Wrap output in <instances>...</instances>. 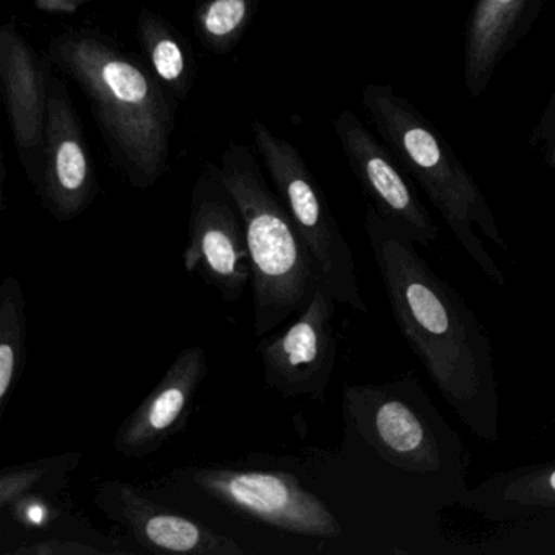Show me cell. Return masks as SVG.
Masks as SVG:
<instances>
[{
	"label": "cell",
	"instance_id": "ba28073f",
	"mask_svg": "<svg viewBox=\"0 0 555 555\" xmlns=\"http://www.w3.org/2000/svg\"><path fill=\"white\" fill-rule=\"evenodd\" d=\"M188 230L184 269L223 300L238 301L251 284V262L242 214L217 165L207 164L194 181Z\"/></svg>",
	"mask_w": 555,
	"mask_h": 555
},
{
	"label": "cell",
	"instance_id": "d4e9b609",
	"mask_svg": "<svg viewBox=\"0 0 555 555\" xmlns=\"http://www.w3.org/2000/svg\"><path fill=\"white\" fill-rule=\"evenodd\" d=\"M22 515L25 516V525H41L44 518H48V509L43 503H35V505H25Z\"/></svg>",
	"mask_w": 555,
	"mask_h": 555
},
{
	"label": "cell",
	"instance_id": "6da1fadb",
	"mask_svg": "<svg viewBox=\"0 0 555 555\" xmlns=\"http://www.w3.org/2000/svg\"><path fill=\"white\" fill-rule=\"evenodd\" d=\"M343 414L369 489L379 551L477 554V547L448 535L443 521L469 492V453L421 382L408 373L391 382L346 385Z\"/></svg>",
	"mask_w": 555,
	"mask_h": 555
},
{
	"label": "cell",
	"instance_id": "ac0fdd59",
	"mask_svg": "<svg viewBox=\"0 0 555 555\" xmlns=\"http://www.w3.org/2000/svg\"><path fill=\"white\" fill-rule=\"evenodd\" d=\"M27 347L25 295L15 275L0 285V415L24 373Z\"/></svg>",
	"mask_w": 555,
	"mask_h": 555
},
{
	"label": "cell",
	"instance_id": "5b68a950",
	"mask_svg": "<svg viewBox=\"0 0 555 555\" xmlns=\"http://www.w3.org/2000/svg\"><path fill=\"white\" fill-rule=\"evenodd\" d=\"M219 170L242 214L251 262L255 334L264 337L300 313L323 281L294 220L266 183L251 149L232 142Z\"/></svg>",
	"mask_w": 555,
	"mask_h": 555
},
{
	"label": "cell",
	"instance_id": "9c48e42d",
	"mask_svg": "<svg viewBox=\"0 0 555 555\" xmlns=\"http://www.w3.org/2000/svg\"><path fill=\"white\" fill-rule=\"evenodd\" d=\"M337 301L323 282L298 313L297 320L279 336L258 346L266 385L285 398L308 396L326 401L337 360L333 318Z\"/></svg>",
	"mask_w": 555,
	"mask_h": 555
},
{
	"label": "cell",
	"instance_id": "8fae6325",
	"mask_svg": "<svg viewBox=\"0 0 555 555\" xmlns=\"http://www.w3.org/2000/svg\"><path fill=\"white\" fill-rule=\"evenodd\" d=\"M333 126L370 204L415 245L431 248L437 243L438 225L388 145L379 144L350 109H343Z\"/></svg>",
	"mask_w": 555,
	"mask_h": 555
},
{
	"label": "cell",
	"instance_id": "5bb4252c",
	"mask_svg": "<svg viewBox=\"0 0 555 555\" xmlns=\"http://www.w3.org/2000/svg\"><path fill=\"white\" fill-rule=\"evenodd\" d=\"M209 373L203 347L190 346L178 353L164 378L125 418L113 447L125 457L151 456L186 428L197 391Z\"/></svg>",
	"mask_w": 555,
	"mask_h": 555
},
{
	"label": "cell",
	"instance_id": "8992f818",
	"mask_svg": "<svg viewBox=\"0 0 555 555\" xmlns=\"http://www.w3.org/2000/svg\"><path fill=\"white\" fill-rule=\"evenodd\" d=\"M251 131L256 151L269 171L279 199L300 232L321 281L337 304L369 313L360 292L352 248L300 152L266 122H253Z\"/></svg>",
	"mask_w": 555,
	"mask_h": 555
},
{
	"label": "cell",
	"instance_id": "7c38bea8",
	"mask_svg": "<svg viewBox=\"0 0 555 555\" xmlns=\"http://www.w3.org/2000/svg\"><path fill=\"white\" fill-rule=\"evenodd\" d=\"M50 56L44 57L18 30L17 22L0 27V86L12 138L31 184L40 173L48 118Z\"/></svg>",
	"mask_w": 555,
	"mask_h": 555
},
{
	"label": "cell",
	"instance_id": "277c9868",
	"mask_svg": "<svg viewBox=\"0 0 555 555\" xmlns=\"http://www.w3.org/2000/svg\"><path fill=\"white\" fill-rule=\"evenodd\" d=\"M362 103L389 151L424 190L470 261L493 284L506 285L503 269L493 261L477 230L496 248L508 243L492 207L473 175L438 129L391 86L369 83Z\"/></svg>",
	"mask_w": 555,
	"mask_h": 555
},
{
	"label": "cell",
	"instance_id": "2e32d148",
	"mask_svg": "<svg viewBox=\"0 0 555 555\" xmlns=\"http://www.w3.org/2000/svg\"><path fill=\"white\" fill-rule=\"evenodd\" d=\"M463 508L499 525L555 516V460L502 470L477 483Z\"/></svg>",
	"mask_w": 555,
	"mask_h": 555
},
{
	"label": "cell",
	"instance_id": "7402d4cb",
	"mask_svg": "<svg viewBox=\"0 0 555 555\" xmlns=\"http://www.w3.org/2000/svg\"><path fill=\"white\" fill-rule=\"evenodd\" d=\"M15 555H108L116 554L108 548L96 547L86 542L64 541V539H44V541L22 544L15 548Z\"/></svg>",
	"mask_w": 555,
	"mask_h": 555
},
{
	"label": "cell",
	"instance_id": "30bf717a",
	"mask_svg": "<svg viewBox=\"0 0 555 555\" xmlns=\"http://www.w3.org/2000/svg\"><path fill=\"white\" fill-rule=\"evenodd\" d=\"M35 191L41 206L57 220L73 222L100 193L93 157L67 83L51 74L43 155Z\"/></svg>",
	"mask_w": 555,
	"mask_h": 555
},
{
	"label": "cell",
	"instance_id": "cb8c5ba5",
	"mask_svg": "<svg viewBox=\"0 0 555 555\" xmlns=\"http://www.w3.org/2000/svg\"><path fill=\"white\" fill-rule=\"evenodd\" d=\"M93 0H34L35 8L44 14L73 15Z\"/></svg>",
	"mask_w": 555,
	"mask_h": 555
},
{
	"label": "cell",
	"instance_id": "3957f363",
	"mask_svg": "<svg viewBox=\"0 0 555 555\" xmlns=\"http://www.w3.org/2000/svg\"><path fill=\"white\" fill-rule=\"evenodd\" d=\"M50 60L89 100L119 173L135 190L154 188L170 167L175 108L149 64L89 30L51 40Z\"/></svg>",
	"mask_w": 555,
	"mask_h": 555
},
{
	"label": "cell",
	"instance_id": "d6986e66",
	"mask_svg": "<svg viewBox=\"0 0 555 555\" xmlns=\"http://www.w3.org/2000/svg\"><path fill=\"white\" fill-rule=\"evenodd\" d=\"M259 0H203L194 14V30L201 43L217 54H225L248 30Z\"/></svg>",
	"mask_w": 555,
	"mask_h": 555
},
{
	"label": "cell",
	"instance_id": "4fadbf2b",
	"mask_svg": "<svg viewBox=\"0 0 555 555\" xmlns=\"http://www.w3.org/2000/svg\"><path fill=\"white\" fill-rule=\"evenodd\" d=\"M95 503L149 551L181 555L245 554L235 539L154 502L131 483L106 480L96 492Z\"/></svg>",
	"mask_w": 555,
	"mask_h": 555
},
{
	"label": "cell",
	"instance_id": "ffe728a7",
	"mask_svg": "<svg viewBox=\"0 0 555 555\" xmlns=\"http://www.w3.org/2000/svg\"><path fill=\"white\" fill-rule=\"evenodd\" d=\"M479 554H555V516L503 525Z\"/></svg>",
	"mask_w": 555,
	"mask_h": 555
},
{
	"label": "cell",
	"instance_id": "603a6c76",
	"mask_svg": "<svg viewBox=\"0 0 555 555\" xmlns=\"http://www.w3.org/2000/svg\"><path fill=\"white\" fill-rule=\"evenodd\" d=\"M531 145L539 152L542 162L555 170V89L532 131Z\"/></svg>",
	"mask_w": 555,
	"mask_h": 555
},
{
	"label": "cell",
	"instance_id": "44dd1931",
	"mask_svg": "<svg viewBox=\"0 0 555 555\" xmlns=\"http://www.w3.org/2000/svg\"><path fill=\"white\" fill-rule=\"evenodd\" d=\"M53 460L25 466L9 467L0 474V508L14 506L18 500L25 499L31 489L41 480L47 479L53 467Z\"/></svg>",
	"mask_w": 555,
	"mask_h": 555
},
{
	"label": "cell",
	"instance_id": "7a4b0ae2",
	"mask_svg": "<svg viewBox=\"0 0 555 555\" xmlns=\"http://www.w3.org/2000/svg\"><path fill=\"white\" fill-rule=\"evenodd\" d=\"M363 223L405 343L464 427L479 440H499L495 357L479 317L418 255L415 243L386 222L372 204Z\"/></svg>",
	"mask_w": 555,
	"mask_h": 555
},
{
	"label": "cell",
	"instance_id": "9a60e30c",
	"mask_svg": "<svg viewBox=\"0 0 555 555\" xmlns=\"http://www.w3.org/2000/svg\"><path fill=\"white\" fill-rule=\"evenodd\" d=\"M545 0H476L466 25L463 79L479 100L506 56L521 43L541 15Z\"/></svg>",
	"mask_w": 555,
	"mask_h": 555
},
{
	"label": "cell",
	"instance_id": "52a82bcc",
	"mask_svg": "<svg viewBox=\"0 0 555 555\" xmlns=\"http://www.w3.org/2000/svg\"><path fill=\"white\" fill-rule=\"evenodd\" d=\"M190 477L217 502L279 531L318 539H339L346 532L339 516L294 474L197 467Z\"/></svg>",
	"mask_w": 555,
	"mask_h": 555
},
{
	"label": "cell",
	"instance_id": "e0dca14e",
	"mask_svg": "<svg viewBox=\"0 0 555 555\" xmlns=\"http://www.w3.org/2000/svg\"><path fill=\"white\" fill-rule=\"evenodd\" d=\"M138 40L152 73L177 100L188 99L194 82L190 51L178 31L157 12L142 8Z\"/></svg>",
	"mask_w": 555,
	"mask_h": 555
}]
</instances>
